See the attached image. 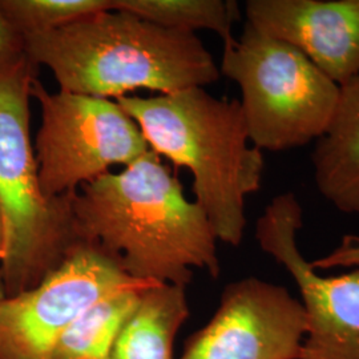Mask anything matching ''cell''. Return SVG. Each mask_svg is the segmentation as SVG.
I'll list each match as a JSON object with an SVG mask.
<instances>
[{
    "instance_id": "obj_1",
    "label": "cell",
    "mask_w": 359,
    "mask_h": 359,
    "mask_svg": "<svg viewBox=\"0 0 359 359\" xmlns=\"http://www.w3.org/2000/svg\"><path fill=\"white\" fill-rule=\"evenodd\" d=\"M80 244L100 250L142 283L188 286L193 269L221 273L217 238L204 210L154 151L118 173L83 185L71 201Z\"/></svg>"
},
{
    "instance_id": "obj_2",
    "label": "cell",
    "mask_w": 359,
    "mask_h": 359,
    "mask_svg": "<svg viewBox=\"0 0 359 359\" xmlns=\"http://www.w3.org/2000/svg\"><path fill=\"white\" fill-rule=\"evenodd\" d=\"M22 47L34 65L51 69L60 90L103 99L139 90L169 95L204 88L221 76L196 34L117 10L23 36Z\"/></svg>"
},
{
    "instance_id": "obj_3",
    "label": "cell",
    "mask_w": 359,
    "mask_h": 359,
    "mask_svg": "<svg viewBox=\"0 0 359 359\" xmlns=\"http://www.w3.org/2000/svg\"><path fill=\"white\" fill-rule=\"evenodd\" d=\"M116 102L142 129L151 151L191 172L194 203L217 241L241 244L246 197L261 188L265 157L249 140L240 102L218 99L201 87Z\"/></svg>"
},
{
    "instance_id": "obj_4",
    "label": "cell",
    "mask_w": 359,
    "mask_h": 359,
    "mask_svg": "<svg viewBox=\"0 0 359 359\" xmlns=\"http://www.w3.org/2000/svg\"><path fill=\"white\" fill-rule=\"evenodd\" d=\"M36 77L38 65L23 47L0 55V273L7 297L35 287L80 244L72 197L47 198L39 185L29 132L31 87Z\"/></svg>"
},
{
    "instance_id": "obj_5",
    "label": "cell",
    "mask_w": 359,
    "mask_h": 359,
    "mask_svg": "<svg viewBox=\"0 0 359 359\" xmlns=\"http://www.w3.org/2000/svg\"><path fill=\"white\" fill-rule=\"evenodd\" d=\"M218 68L238 84L249 140L262 152L320 140L333 120L339 86L293 46L249 23L224 46Z\"/></svg>"
},
{
    "instance_id": "obj_6",
    "label": "cell",
    "mask_w": 359,
    "mask_h": 359,
    "mask_svg": "<svg viewBox=\"0 0 359 359\" xmlns=\"http://www.w3.org/2000/svg\"><path fill=\"white\" fill-rule=\"evenodd\" d=\"M31 97L41 109L34 151L39 185L47 198L74 197L114 165L128 167L151 151L136 121L111 99L59 90L50 93L38 77Z\"/></svg>"
},
{
    "instance_id": "obj_7",
    "label": "cell",
    "mask_w": 359,
    "mask_h": 359,
    "mask_svg": "<svg viewBox=\"0 0 359 359\" xmlns=\"http://www.w3.org/2000/svg\"><path fill=\"white\" fill-rule=\"evenodd\" d=\"M100 250L79 244L35 287L0 302V359H48L77 317L107 295L145 285Z\"/></svg>"
},
{
    "instance_id": "obj_8",
    "label": "cell",
    "mask_w": 359,
    "mask_h": 359,
    "mask_svg": "<svg viewBox=\"0 0 359 359\" xmlns=\"http://www.w3.org/2000/svg\"><path fill=\"white\" fill-rule=\"evenodd\" d=\"M304 209L294 193L273 197L256 225L257 243L289 271L306 311L299 359H359V268L322 276L302 256L297 234Z\"/></svg>"
},
{
    "instance_id": "obj_9",
    "label": "cell",
    "mask_w": 359,
    "mask_h": 359,
    "mask_svg": "<svg viewBox=\"0 0 359 359\" xmlns=\"http://www.w3.org/2000/svg\"><path fill=\"white\" fill-rule=\"evenodd\" d=\"M306 311L281 285L248 277L228 283L205 326L179 359H299Z\"/></svg>"
},
{
    "instance_id": "obj_10",
    "label": "cell",
    "mask_w": 359,
    "mask_h": 359,
    "mask_svg": "<svg viewBox=\"0 0 359 359\" xmlns=\"http://www.w3.org/2000/svg\"><path fill=\"white\" fill-rule=\"evenodd\" d=\"M246 23L302 52L334 83L359 74V0H248Z\"/></svg>"
},
{
    "instance_id": "obj_11",
    "label": "cell",
    "mask_w": 359,
    "mask_h": 359,
    "mask_svg": "<svg viewBox=\"0 0 359 359\" xmlns=\"http://www.w3.org/2000/svg\"><path fill=\"white\" fill-rule=\"evenodd\" d=\"M311 164L322 197L342 213L359 215V74L339 86L333 120Z\"/></svg>"
},
{
    "instance_id": "obj_12",
    "label": "cell",
    "mask_w": 359,
    "mask_h": 359,
    "mask_svg": "<svg viewBox=\"0 0 359 359\" xmlns=\"http://www.w3.org/2000/svg\"><path fill=\"white\" fill-rule=\"evenodd\" d=\"M189 314L187 286H148L116 338L112 359H173L175 338Z\"/></svg>"
},
{
    "instance_id": "obj_13",
    "label": "cell",
    "mask_w": 359,
    "mask_h": 359,
    "mask_svg": "<svg viewBox=\"0 0 359 359\" xmlns=\"http://www.w3.org/2000/svg\"><path fill=\"white\" fill-rule=\"evenodd\" d=\"M151 285L118 290L86 309L65 329L48 359H112L117 335Z\"/></svg>"
},
{
    "instance_id": "obj_14",
    "label": "cell",
    "mask_w": 359,
    "mask_h": 359,
    "mask_svg": "<svg viewBox=\"0 0 359 359\" xmlns=\"http://www.w3.org/2000/svg\"><path fill=\"white\" fill-rule=\"evenodd\" d=\"M112 10L168 29L193 34L208 29L217 34L224 46L234 41L231 29L240 19L237 3L224 0H112Z\"/></svg>"
},
{
    "instance_id": "obj_15",
    "label": "cell",
    "mask_w": 359,
    "mask_h": 359,
    "mask_svg": "<svg viewBox=\"0 0 359 359\" xmlns=\"http://www.w3.org/2000/svg\"><path fill=\"white\" fill-rule=\"evenodd\" d=\"M112 10V0H0V13L20 39L46 34Z\"/></svg>"
},
{
    "instance_id": "obj_16",
    "label": "cell",
    "mask_w": 359,
    "mask_h": 359,
    "mask_svg": "<svg viewBox=\"0 0 359 359\" xmlns=\"http://www.w3.org/2000/svg\"><path fill=\"white\" fill-rule=\"evenodd\" d=\"M22 48V39L15 34L8 22L0 13V55Z\"/></svg>"
},
{
    "instance_id": "obj_17",
    "label": "cell",
    "mask_w": 359,
    "mask_h": 359,
    "mask_svg": "<svg viewBox=\"0 0 359 359\" xmlns=\"http://www.w3.org/2000/svg\"><path fill=\"white\" fill-rule=\"evenodd\" d=\"M3 248H4V222H3V213L0 206V259L3 257Z\"/></svg>"
},
{
    "instance_id": "obj_18",
    "label": "cell",
    "mask_w": 359,
    "mask_h": 359,
    "mask_svg": "<svg viewBox=\"0 0 359 359\" xmlns=\"http://www.w3.org/2000/svg\"><path fill=\"white\" fill-rule=\"evenodd\" d=\"M7 297L6 294V287H4V283H3V277H1V273H0V302Z\"/></svg>"
},
{
    "instance_id": "obj_19",
    "label": "cell",
    "mask_w": 359,
    "mask_h": 359,
    "mask_svg": "<svg viewBox=\"0 0 359 359\" xmlns=\"http://www.w3.org/2000/svg\"><path fill=\"white\" fill-rule=\"evenodd\" d=\"M353 257H354V261H355V264L359 265V244L354 248V252H353Z\"/></svg>"
}]
</instances>
